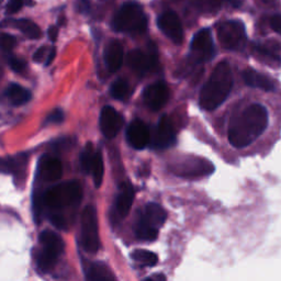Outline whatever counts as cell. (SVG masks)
<instances>
[{"label": "cell", "mask_w": 281, "mask_h": 281, "mask_svg": "<svg viewBox=\"0 0 281 281\" xmlns=\"http://www.w3.org/2000/svg\"><path fill=\"white\" fill-rule=\"evenodd\" d=\"M267 109L259 104L245 108L234 116L229 128V140L232 146L243 148L254 143L268 127Z\"/></svg>", "instance_id": "6da1fadb"}, {"label": "cell", "mask_w": 281, "mask_h": 281, "mask_svg": "<svg viewBox=\"0 0 281 281\" xmlns=\"http://www.w3.org/2000/svg\"><path fill=\"white\" fill-rule=\"evenodd\" d=\"M233 87L232 69L228 62H221L213 69L200 92L199 104L205 110H214L228 99Z\"/></svg>", "instance_id": "7a4b0ae2"}, {"label": "cell", "mask_w": 281, "mask_h": 281, "mask_svg": "<svg viewBox=\"0 0 281 281\" xmlns=\"http://www.w3.org/2000/svg\"><path fill=\"white\" fill-rule=\"evenodd\" d=\"M112 29L116 32L142 34L147 29V17L142 6L136 2H128L121 6L112 20Z\"/></svg>", "instance_id": "3957f363"}, {"label": "cell", "mask_w": 281, "mask_h": 281, "mask_svg": "<svg viewBox=\"0 0 281 281\" xmlns=\"http://www.w3.org/2000/svg\"><path fill=\"white\" fill-rule=\"evenodd\" d=\"M83 198L82 185L77 180L65 182L52 187L43 193V204L53 210L77 206Z\"/></svg>", "instance_id": "277c9868"}, {"label": "cell", "mask_w": 281, "mask_h": 281, "mask_svg": "<svg viewBox=\"0 0 281 281\" xmlns=\"http://www.w3.org/2000/svg\"><path fill=\"white\" fill-rule=\"evenodd\" d=\"M167 218L166 211L159 205L150 202L139 214L135 225V234L138 239L153 242L158 236V231Z\"/></svg>", "instance_id": "5b68a950"}, {"label": "cell", "mask_w": 281, "mask_h": 281, "mask_svg": "<svg viewBox=\"0 0 281 281\" xmlns=\"http://www.w3.org/2000/svg\"><path fill=\"white\" fill-rule=\"evenodd\" d=\"M40 243L43 251L37 257V265L42 271L52 270L64 251V242L56 233L46 230L40 234Z\"/></svg>", "instance_id": "8992f818"}, {"label": "cell", "mask_w": 281, "mask_h": 281, "mask_svg": "<svg viewBox=\"0 0 281 281\" xmlns=\"http://www.w3.org/2000/svg\"><path fill=\"white\" fill-rule=\"evenodd\" d=\"M81 242L87 253L95 254L100 248L98 216L95 207L87 206L82 213Z\"/></svg>", "instance_id": "52a82bcc"}, {"label": "cell", "mask_w": 281, "mask_h": 281, "mask_svg": "<svg viewBox=\"0 0 281 281\" xmlns=\"http://www.w3.org/2000/svg\"><path fill=\"white\" fill-rule=\"evenodd\" d=\"M217 38L224 49L239 51L246 44L245 27L237 20L225 21L217 29Z\"/></svg>", "instance_id": "ba28073f"}, {"label": "cell", "mask_w": 281, "mask_h": 281, "mask_svg": "<svg viewBox=\"0 0 281 281\" xmlns=\"http://www.w3.org/2000/svg\"><path fill=\"white\" fill-rule=\"evenodd\" d=\"M128 63L139 76H144L148 72H152L158 65V52L155 43H148L146 51H131L128 55Z\"/></svg>", "instance_id": "9c48e42d"}, {"label": "cell", "mask_w": 281, "mask_h": 281, "mask_svg": "<svg viewBox=\"0 0 281 281\" xmlns=\"http://www.w3.org/2000/svg\"><path fill=\"white\" fill-rule=\"evenodd\" d=\"M215 55L214 42L209 29H202L194 34L190 45V57L194 63H206Z\"/></svg>", "instance_id": "30bf717a"}, {"label": "cell", "mask_w": 281, "mask_h": 281, "mask_svg": "<svg viewBox=\"0 0 281 281\" xmlns=\"http://www.w3.org/2000/svg\"><path fill=\"white\" fill-rule=\"evenodd\" d=\"M175 174L182 177H201L214 171V166L204 158H186L170 167Z\"/></svg>", "instance_id": "8fae6325"}, {"label": "cell", "mask_w": 281, "mask_h": 281, "mask_svg": "<svg viewBox=\"0 0 281 281\" xmlns=\"http://www.w3.org/2000/svg\"><path fill=\"white\" fill-rule=\"evenodd\" d=\"M157 26L162 32L165 34L171 42L179 45L184 41V30L182 21L178 14L171 10L162 13L157 19Z\"/></svg>", "instance_id": "7c38bea8"}, {"label": "cell", "mask_w": 281, "mask_h": 281, "mask_svg": "<svg viewBox=\"0 0 281 281\" xmlns=\"http://www.w3.org/2000/svg\"><path fill=\"white\" fill-rule=\"evenodd\" d=\"M176 143V133L167 115H163L155 129L150 145L154 150H166Z\"/></svg>", "instance_id": "4fadbf2b"}, {"label": "cell", "mask_w": 281, "mask_h": 281, "mask_svg": "<svg viewBox=\"0 0 281 281\" xmlns=\"http://www.w3.org/2000/svg\"><path fill=\"white\" fill-rule=\"evenodd\" d=\"M123 116L110 106H106L100 113V129L107 138L118 135L123 127Z\"/></svg>", "instance_id": "5bb4252c"}, {"label": "cell", "mask_w": 281, "mask_h": 281, "mask_svg": "<svg viewBox=\"0 0 281 281\" xmlns=\"http://www.w3.org/2000/svg\"><path fill=\"white\" fill-rule=\"evenodd\" d=\"M143 99L151 110H160L169 99V89L167 85L162 82L150 85L143 92Z\"/></svg>", "instance_id": "9a60e30c"}, {"label": "cell", "mask_w": 281, "mask_h": 281, "mask_svg": "<svg viewBox=\"0 0 281 281\" xmlns=\"http://www.w3.org/2000/svg\"><path fill=\"white\" fill-rule=\"evenodd\" d=\"M127 139L134 150H143L151 142L150 129L142 120H133L128 127Z\"/></svg>", "instance_id": "2e32d148"}, {"label": "cell", "mask_w": 281, "mask_h": 281, "mask_svg": "<svg viewBox=\"0 0 281 281\" xmlns=\"http://www.w3.org/2000/svg\"><path fill=\"white\" fill-rule=\"evenodd\" d=\"M63 175V166L62 162L53 156L45 155L38 163L37 177L45 183L56 182Z\"/></svg>", "instance_id": "e0dca14e"}, {"label": "cell", "mask_w": 281, "mask_h": 281, "mask_svg": "<svg viewBox=\"0 0 281 281\" xmlns=\"http://www.w3.org/2000/svg\"><path fill=\"white\" fill-rule=\"evenodd\" d=\"M134 197L135 191L132 185L130 183H123L120 187L118 197L115 199L114 211L116 216L124 218L129 214L132 205H133Z\"/></svg>", "instance_id": "ac0fdd59"}, {"label": "cell", "mask_w": 281, "mask_h": 281, "mask_svg": "<svg viewBox=\"0 0 281 281\" xmlns=\"http://www.w3.org/2000/svg\"><path fill=\"white\" fill-rule=\"evenodd\" d=\"M124 50L122 44L116 40L109 42L105 49V62L107 68L112 73L116 72L122 66Z\"/></svg>", "instance_id": "d6986e66"}, {"label": "cell", "mask_w": 281, "mask_h": 281, "mask_svg": "<svg viewBox=\"0 0 281 281\" xmlns=\"http://www.w3.org/2000/svg\"><path fill=\"white\" fill-rule=\"evenodd\" d=\"M244 82L249 87L259 88L265 91H274L275 84L271 82L269 77L265 76L260 73H257L255 69L248 68L243 73Z\"/></svg>", "instance_id": "ffe728a7"}, {"label": "cell", "mask_w": 281, "mask_h": 281, "mask_svg": "<svg viewBox=\"0 0 281 281\" xmlns=\"http://www.w3.org/2000/svg\"><path fill=\"white\" fill-rule=\"evenodd\" d=\"M27 166V156L19 155L17 157L0 158V173L22 175Z\"/></svg>", "instance_id": "44dd1931"}, {"label": "cell", "mask_w": 281, "mask_h": 281, "mask_svg": "<svg viewBox=\"0 0 281 281\" xmlns=\"http://www.w3.org/2000/svg\"><path fill=\"white\" fill-rule=\"evenodd\" d=\"M253 52L257 58H260L268 64H280L281 57L280 53L277 50V46H272L270 44H255L253 48Z\"/></svg>", "instance_id": "7402d4cb"}, {"label": "cell", "mask_w": 281, "mask_h": 281, "mask_svg": "<svg viewBox=\"0 0 281 281\" xmlns=\"http://www.w3.org/2000/svg\"><path fill=\"white\" fill-rule=\"evenodd\" d=\"M6 95L13 106H22L31 100V92L18 84H10L8 86Z\"/></svg>", "instance_id": "603a6c76"}, {"label": "cell", "mask_w": 281, "mask_h": 281, "mask_svg": "<svg viewBox=\"0 0 281 281\" xmlns=\"http://www.w3.org/2000/svg\"><path fill=\"white\" fill-rule=\"evenodd\" d=\"M88 280L91 281H114L115 277L106 264L93 263L91 264L86 275Z\"/></svg>", "instance_id": "cb8c5ba5"}, {"label": "cell", "mask_w": 281, "mask_h": 281, "mask_svg": "<svg viewBox=\"0 0 281 281\" xmlns=\"http://www.w3.org/2000/svg\"><path fill=\"white\" fill-rule=\"evenodd\" d=\"M15 27H17L21 32L31 40H37L42 36V31L35 22L29 19H20L15 21Z\"/></svg>", "instance_id": "d4e9b609"}, {"label": "cell", "mask_w": 281, "mask_h": 281, "mask_svg": "<svg viewBox=\"0 0 281 281\" xmlns=\"http://www.w3.org/2000/svg\"><path fill=\"white\" fill-rule=\"evenodd\" d=\"M90 173L92 174L95 186L97 187V188H99L101 184H103V182H104V174H105L104 158H103V154H101L100 151H97L95 153V158H93Z\"/></svg>", "instance_id": "484cf974"}, {"label": "cell", "mask_w": 281, "mask_h": 281, "mask_svg": "<svg viewBox=\"0 0 281 281\" xmlns=\"http://www.w3.org/2000/svg\"><path fill=\"white\" fill-rule=\"evenodd\" d=\"M190 4L202 13L214 14L221 9L222 0H189Z\"/></svg>", "instance_id": "4316f807"}, {"label": "cell", "mask_w": 281, "mask_h": 281, "mask_svg": "<svg viewBox=\"0 0 281 281\" xmlns=\"http://www.w3.org/2000/svg\"><path fill=\"white\" fill-rule=\"evenodd\" d=\"M131 257L134 260L150 267L155 266L158 263L157 255L151 251H147V249H136V251L131 254Z\"/></svg>", "instance_id": "83f0119b"}, {"label": "cell", "mask_w": 281, "mask_h": 281, "mask_svg": "<svg viewBox=\"0 0 281 281\" xmlns=\"http://www.w3.org/2000/svg\"><path fill=\"white\" fill-rule=\"evenodd\" d=\"M95 148L91 143H87L81 155V165L85 173H90L91 166L95 158Z\"/></svg>", "instance_id": "f1b7e54d"}, {"label": "cell", "mask_w": 281, "mask_h": 281, "mask_svg": "<svg viewBox=\"0 0 281 281\" xmlns=\"http://www.w3.org/2000/svg\"><path fill=\"white\" fill-rule=\"evenodd\" d=\"M129 91H130V86L124 79L115 81L111 85V88H110L111 96L114 99H118V100L126 99L127 96L129 95Z\"/></svg>", "instance_id": "f546056e"}, {"label": "cell", "mask_w": 281, "mask_h": 281, "mask_svg": "<svg viewBox=\"0 0 281 281\" xmlns=\"http://www.w3.org/2000/svg\"><path fill=\"white\" fill-rule=\"evenodd\" d=\"M15 45H17V38L13 35L8 33H3L0 35V48L3 51L9 53L15 48Z\"/></svg>", "instance_id": "4dcf8cb0"}, {"label": "cell", "mask_w": 281, "mask_h": 281, "mask_svg": "<svg viewBox=\"0 0 281 281\" xmlns=\"http://www.w3.org/2000/svg\"><path fill=\"white\" fill-rule=\"evenodd\" d=\"M8 63H9L11 69L15 73H21L23 69L26 68V63L25 61H22L18 57H13L11 56L9 59H8Z\"/></svg>", "instance_id": "1f68e13d"}, {"label": "cell", "mask_w": 281, "mask_h": 281, "mask_svg": "<svg viewBox=\"0 0 281 281\" xmlns=\"http://www.w3.org/2000/svg\"><path fill=\"white\" fill-rule=\"evenodd\" d=\"M64 120V113L63 111L61 110V109H56V110H54L48 118L45 120V124H52V123H61L63 122Z\"/></svg>", "instance_id": "d6a6232c"}, {"label": "cell", "mask_w": 281, "mask_h": 281, "mask_svg": "<svg viewBox=\"0 0 281 281\" xmlns=\"http://www.w3.org/2000/svg\"><path fill=\"white\" fill-rule=\"evenodd\" d=\"M50 220L54 226H56L59 230H66L67 229V222L65 218L61 214H53L50 216Z\"/></svg>", "instance_id": "836d02e7"}, {"label": "cell", "mask_w": 281, "mask_h": 281, "mask_svg": "<svg viewBox=\"0 0 281 281\" xmlns=\"http://www.w3.org/2000/svg\"><path fill=\"white\" fill-rule=\"evenodd\" d=\"M23 6H25V0H10L7 6V11L9 13H15L20 11Z\"/></svg>", "instance_id": "e575fe53"}, {"label": "cell", "mask_w": 281, "mask_h": 281, "mask_svg": "<svg viewBox=\"0 0 281 281\" xmlns=\"http://www.w3.org/2000/svg\"><path fill=\"white\" fill-rule=\"evenodd\" d=\"M76 9L81 13H88L91 9L90 0H76Z\"/></svg>", "instance_id": "d590c367"}, {"label": "cell", "mask_w": 281, "mask_h": 281, "mask_svg": "<svg viewBox=\"0 0 281 281\" xmlns=\"http://www.w3.org/2000/svg\"><path fill=\"white\" fill-rule=\"evenodd\" d=\"M271 29L281 35V14H276L270 19Z\"/></svg>", "instance_id": "8d00e7d4"}, {"label": "cell", "mask_w": 281, "mask_h": 281, "mask_svg": "<svg viewBox=\"0 0 281 281\" xmlns=\"http://www.w3.org/2000/svg\"><path fill=\"white\" fill-rule=\"evenodd\" d=\"M46 56H48V48L42 46V48H40L34 53L33 59L36 63H41V62L44 61V58H46Z\"/></svg>", "instance_id": "74e56055"}, {"label": "cell", "mask_w": 281, "mask_h": 281, "mask_svg": "<svg viewBox=\"0 0 281 281\" xmlns=\"http://www.w3.org/2000/svg\"><path fill=\"white\" fill-rule=\"evenodd\" d=\"M48 34H49L50 40L52 42H55L57 40V37H58V28L55 27V26L50 27V29L48 31Z\"/></svg>", "instance_id": "f35d334b"}, {"label": "cell", "mask_w": 281, "mask_h": 281, "mask_svg": "<svg viewBox=\"0 0 281 281\" xmlns=\"http://www.w3.org/2000/svg\"><path fill=\"white\" fill-rule=\"evenodd\" d=\"M56 56V49L55 48H52L51 51L48 53V56H46V63L45 65L49 66L50 64H52V62L54 61V58H55Z\"/></svg>", "instance_id": "ab89813d"}, {"label": "cell", "mask_w": 281, "mask_h": 281, "mask_svg": "<svg viewBox=\"0 0 281 281\" xmlns=\"http://www.w3.org/2000/svg\"><path fill=\"white\" fill-rule=\"evenodd\" d=\"M147 279H152V280H159V281H163V280H166V277L164 276L163 274H157V275H154V276H151L148 277Z\"/></svg>", "instance_id": "60d3db41"}, {"label": "cell", "mask_w": 281, "mask_h": 281, "mask_svg": "<svg viewBox=\"0 0 281 281\" xmlns=\"http://www.w3.org/2000/svg\"><path fill=\"white\" fill-rule=\"evenodd\" d=\"M228 2H229L233 7H239V5H240V0H228Z\"/></svg>", "instance_id": "b9f144b4"}, {"label": "cell", "mask_w": 281, "mask_h": 281, "mask_svg": "<svg viewBox=\"0 0 281 281\" xmlns=\"http://www.w3.org/2000/svg\"><path fill=\"white\" fill-rule=\"evenodd\" d=\"M3 74H4V70H3V67H2V65H0V77H2V76H3Z\"/></svg>", "instance_id": "7bdbcfd3"}]
</instances>
